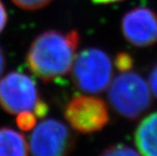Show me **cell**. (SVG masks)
I'll return each instance as SVG.
<instances>
[{
  "label": "cell",
  "mask_w": 157,
  "mask_h": 156,
  "mask_svg": "<svg viewBox=\"0 0 157 156\" xmlns=\"http://www.w3.org/2000/svg\"><path fill=\"white\" fill-rule=\"evenodd\" d=\"M8 21V15H7V11L5 10V7L3 3L0 1V33L3 31L5 28V25Z\"/></svg>",
  "instance_id": "obj_15"
},
{
  "label": "cell",
  "mask_w": 157,
  "mask_h": 156,
  "mask_svg": "<svg viewBox=\"0 0 157 156\" xmlns=\"http://www.w3.org/2000/svg\"><path fill=\"white\" fill-rule=\"evenodd\" d=\"M64 115L69 124L82 134H92L102 130L109 120L105 103L91 95L75 96L67 105Z\"/></svg>",
  "instance_id": "obj_5"
},
{
  "label": "cell",
  "mask_w": 157,
  "mask_h": 156,
  "mask_svg": "<svg viewBox=\"0 0 157 156\" xmlns=\"http://www.w3.org/2000/svg\"><path fill=\"white\" fill-rule=\"evenodd\" d=\"M149 86L151 93L157 98V64L151 70L149 76Z\"/></svg>",
  "instance_id": "obj_14"
},
{
  "label": "cell",
  "mask_w": 157,
  "mask_h": 156,
  "mask_svg": "<svg viewBox=\"0 0 157 156\" xmlns=\"http://www.w3.org/2000/svg\"><path fill=\"white\" fill-rule=\"evenodd\" d=\"M115 64L121 72H125V70H129L131 69L133 65V59L128 54L121 53L116 58Z\"/></svg>",
  "instance_id": "obj_13"
},
{
  "label": "cell",
  "mask_w": 157,
  "mask_h": 156,
  "mask_svg": "<svg viewBox=\"0 0 157 156\" xmlns=\"http://www.w3.org/2000/svg\"><path fill=\"white\" fill-rule=\"evenodd\" d=\"M11 1L21 9L35 10L47 6L52 0H11Z\"/></svg>",
  "instance_id": "obj_11"
},
{
  "label": "cell",
  "mask_w": 157,
  "mask_h": 156,
  "mask_svg": "<svg viewBox=\"0 0 157 156\" xmlns=\"http://www.w3.org/2000/svg\"><path fill=\"white\" fill-rule=\"evenodd\" d=\"M75 139L61 121L48 119L35 125L29 138L30 152L40 156H61L75 149Z\"/></svg>",
  "instance_id": "obj_4"
},
{
  "label": "cell",
  "mask_w": 157,
  "mask_h": 156,
  "mask_svg": "<svg viewBox=\"0 0 157 156\" xmlns=\"http://www.w3.org/2000/svg\"><path fill=\"white\" fill-rule=\"evenodd\" d=\"M93 2L98 4H109V3H115L119 1H122V0H92Z\"/></svg>",
  "instance_id": "obj_17"
},
{
  "label": "cell",
  "mask_w": 157,
  "mask_h": 156,
  "mask_svg": "<svg viewBox=\"0 0 157 156\" xmlns=\"http://www.w3.org/2000/svg\"><path fill=\"white\" fill-rule=\"evenodd\" d=\"M121 32L129 44L147 47L157 42V14L147 7H136L121 19Z\"/></svg>",
  "instance_id": "obj_7"
},
{
  "label": "cell",
  "mask_w": 157,
  "mask_h": 156,
  "mask_svg": "<svg viewBox=\"0 0 157 156\" xmlns=\"http://www.w3.org/2000/svg\"><path fill=\"white\" fill-rule=\"evenodd\" d=\"M80 36L76 30L64 33L48 30L31 44L26 55L29 70L44 82L61 78L72 70Z\"/></svg>",
  "instance_id": "obj_1"
},
{
  "label": "cell",
  "mask_w": 157,
  "mask_h": 156,
  "mask_svg": "<svg viewBox=\"0 0 157 156\" xmlns=\"http://www.w3.org/2000/svg\"><path fill=\"white\" fill-rule=\"evenodd\" d=\"M28 153V143L22 134L7 127L0 128V156H25Z\"/></svg>",
  "instance_id": "obj_9"
},
{
  "label": "cell",
  "mask_w": 157,
  "mask_h": 156,
  "mask_svg": "<svg viewBox=\"0 0 157 156\" xmlns=\"http://www.w3.org/2000/svg\"><path fill=\"white\" fill-rule=\"evenodd\" d=\"M16 123L24 131L32 130L36 125V116L32 111H24L17 114Z\"/></svg>",
  "instance_id": "obj_10"
},
{
  "label": "cell",
  "mask_w": 157,
  "mask_h": 156,
  "mask_svg": "<svg viewBox=\"0 0 157 156\" xmlns=\"http://www.w3.org/2000/svg\"><path fill=\"white\" fill-rule=\"evenodd\" d=\"M40 101L36 84L28 75L11 72L0 79V104L10 114L34 111Z\"/></svg>",
  "instance_id": "obj_6"
},
{
  "label": "cell",
  "mask_w": 157,
  "mask_h": 156,
  "mask_svg": "<svg viewBox=\"0 0 157 156\" xmlns=\"http://www.w3.org/2000/svg\"><path fill=\"white\" fill-rule=\"evenodd\" d=\"M135 141L140 154L157 156V111L140 121L135 133Z\"/></svg>",
  "instance_id": "obj_8"
},
{
  "label": "cell",
  "mask_w": 157,
  "mask_h": 156,
  "mask_svg": "<svg viewBox=\"0 0 157 156\" xmlns=\"http://www.w3.org/2000/svg\"><path fill=\"white\" fill-rule=\"evenodd\" d=\"M108 99L121 116L136 120L150 108L151 91L149 83L141 75L125 70L111 81Z\"/></svg>",
  "instance_id": "obj_2"
},
{
  "label": "cell",
  "mask_w": 157,
  "mask_h": 156,
  "mask_svg": "<svg viewBox=\"0 0 157 156\" xmlns=\"http://www.w3.org/2000/svg\"><path fill=\"white\" fill-rule=\"evenodd\" d=\"M138 152L131 147H128L122 144L114 145L109 148H106L103 152L102 155H136Z\"/></svg>",
  "instance_id": "obj_12"
},
{
  "label": "cell",
  "mask_w": 157,
  "mask_h": 156,
  "mask_svg": "<svg viewBox=\"0 0 157 156\" xmlns=\"http://www.w3.org/2000/svg\"><path fill=\"white\" fill-rule=\"evenodd\" d=\"M6 66V59H5V55L2 51V49L0 48V75H1L4 72V69Z\"/></svg>",
  "instance_id": "obj_16"
},
{
  "label": "cell",
  "mask_w": 157,
  "mask_h": 156,
  "mask_svg": "<svg viewBox=\"0 0 157 156\" xmlns=\"http://www.w3.org/2000/svg\"><path fill=\"white\" fill-rule=\"evenodd\" d=\"M75 86L87 93H100L112 81L113 65L108 55L98 48H87L75 59L72 70Z\"/></svg>",
  "instance_id": "obj_3"
}]
</instances>
